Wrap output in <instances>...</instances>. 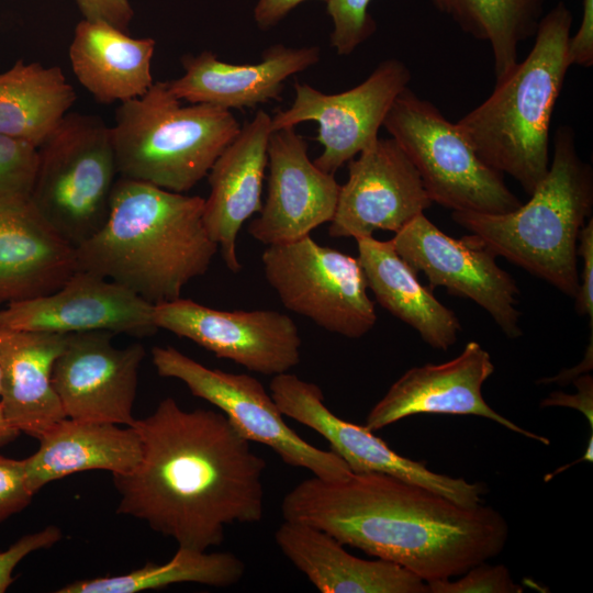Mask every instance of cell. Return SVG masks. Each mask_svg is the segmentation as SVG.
<instances>
[{
    "instance_id": "6da1fadb",
    "label": "cell",
    "mask_w": 593,
    "mask_h": 593,
    "mask_svg": "<svg viewBox=\"0 0 593 593\" xmlns=\"http://www.w3.org/2000/svg\"><path fill=\"white\" fill-rule=\"evenodd\" d=\"M131 426L142 458L113 475L119 514L195 551L220 546L227 525L262 519L266 461L221 411H187L166 398Z\"/></svg>"
},
{
    "instance_id": "7a4b0ae2",
    "label": "cell",
    "mask_w": 593,
    "mask_h": 593,
    "mask_svg": "<svg viewBox=\"0 0 593 593\" xmlns=\"http://www.w3.org/2000/svg\"><path fill=\"white\" fill-rule=\"evenodd\" d=\"M281 512L284 519L324 530L425 582L459 577L499 556L510 533L491 506H465L380 472H353L340 480L313 475L284 495Z\"/></svg>"
},
{
    "instance_id": "3957f363",
    "label": "cell",
    "mask_w": 593,
    "mask_h": 593,
    "mask_svg": "<svg viewBox=\"0 0 593 593\" xmlns=\"http://www.w3.org/2000/svg\"><path fill=\"white\" fill-rule=\"evenodd\" d=\"M204 198L120 177L103 226L76 248L78 269L114 281L147 302L181 298L219 245L203 222Z\"/></svg>"
},
{
    "instance_id": "277c9868",
    "label": "cell",
    "mask_w": 593,
    "mask_h": 593,
    "mask_svg": "<svg viewBox=\"0 0 593 593\" xmlns=\"http://www.w3.org/2000/svg\"><path fill=\"white\" fill-rule=\"evenodd\" d=\"M572 22V12L559 1L541 18L528 55L456 123L482 161L513 177L528 195L549 169L550 122L571 67Z\"/></svg>"
},
{
    "instance_id": "5b68a950",
    "label": "cell",
    "mask_w": 593,
    "mask_h": 593,
    "mask_svg": "<svg viewBox=\"0 0 593 593\" xmlns=\"http://www.w3.org/2000/svg\"><path fill=\"white\" fill-rule=\"evenodd\" d=\"M527 203L502 214L451 212L469 237L496 257L575 298L577 243L593 209V171L575 147L571 126H559L553 156Z\"/></svg>"
},
{
    "instance_id": "8992f818",
    "label": "cell",
    "mask_w": 593,
    "mask_h": 593,
    "mask_svg": "<svg viewBox=\"0 0 593 593\" xmlns=\"http://www.w3.org/2000/svg\"><path fill=\"white\" fill-rule=\"evenodd\" d=\"M110 127L120 177L183 193L208 176L242 126L231 110L182 105L167 81H156L120 103Z\"/></svg>"
},
{
    "instance_id": "52a82bcc",
    "label": "cell",
    "mask_w": 593,
    "mask_h": 593,
    "mask_svg": "<svg viewBox=\"0 0 593 593\" xmlns=\"http://www.w3.org/2000/svg\"><path fill=\"white\" fill-rule=\"evenodd\" d=\"M116 175L111 127L68 112L38 147L30 201L77 248L107 221Z\"/></svg>"
},
{
    "instance_id": "ba28073f",
    "label": "cell",
    "mask_w": 593,
    "mask_h": 593,
    "mask_svg": "<svg viewBox=\"0 0 593 593\" xmlns=\"http://www.w3.org/2000/svg\"><path fill=\"white\" fill-rule=\"evenodd\" d=\"M382 126L416 168L433 203L451 212L502 214L522 205L504 175L489 167L428 100L406 87Z\"/></svg>"
},
{
    "instance_id": "9c48e42d",
    "label": "cell",
    "mask_w": 593,
    "mask_h": 593,
    "mask_svg": "<svg viewBox=\"0 0 593 593\" xmlns=\"http://www.w3.org/2000/svg\"><path fill=\"white\" fill-rule=\"evenodd\" d=\"M261 261L267 282L286 309L347 338H360L373 328L374 302L358 258L309 235L267 246Z\"/></svg>"
},
{
    "instance_id": "30bf717a",
    "label": "cell",
    "mask_w": 593,
    "mask_h": 593,
    "mask_svg": "<svg viewBox=\"0 0 593 593\" xmlns=\"http://www.w3.org/2000/svg\"><path fill=\"white\" fill-rule=\"evenodd\" d=\"M152 361L160 377L183 382L194 396L216 406L243 437L268 446L286 465L325 480L353 473L333 450L311 445L290 428L256 378L208 368L171 346L153 347Z\"/></svg>"
},
{
    "instance_id": "8fae6325",
    "label": "cell",
    "mask_w": 593,
    "mask_h": 593,
    "mask_svg": "<svg viewBox=\"0 0 593 593\" xmlns=\"http://www.w3.org/2000/svg\"><path fill=\"white\" fill-rule=\"evenodd\" d=\"M411 78L403 61L388 58L361 83L339 93H324L296 81L292 104L271 116V130L315 121L318 124L315 139L323 146V152L313 163L321 170L335 175L379 138L388 111L409 87Z\"/></svg>"
},
{
    "instance_id": "7c38bea8",
    "label": "cell",
    "mask_w": 593,
    "mask_h": 593,
    "mask_svg": "<svg viewBox=\"0 0 593 593\" xmlns=\"http://www.w3.org/2000/svg\"><path fill=\"white\" fill-rule=\"evenodd\" d=\"M270 394L286 415L323 436L353 472H380L416 483L451 501L473 506L482 503L485 483L469 482L429 470L424 462L395 452L384 440L363 425L336 416L324 402L321 388L295 374L272 377Z\"/></svg>"
},
{
    "instance_id": "4fadbf2b",
    "label": "cell",
    "mask_w": 593,
    "mask_h": 593,
    "mask_svg": "<svg viewBox=\"0 0 593 593\" xmlns=\"http://www.w3.org/2000/svg\"><path fill=\"white\" fill-rule=\"evenodd\" d=\"M391 242L416 272L426 276L432 289L443 287L451 295L475 302L507 338L522 336L515 280L499 267L496 256L469 235L452 238L423 213L396 232Z\"/></svg>"
},
{
    "instance_id": "5bb4252c",
    "label": "cell",
    "mask_w": 593,
    "mask_h": 593,
    "mask_svg": "<svg viewBox=\"0 0 593 593\" xmlns=\"http://www.w3.org/2000/svg\"><path fill=\"white\" fill-rule=\"evenodd\" d=\"M154 321L158 329L265 376L289 372L301 359L299 328L278 311H222L179 298L155 304Z\"/></svg>"
},
{
    "instance_id": "9a60e30c",
    "label": "cell",
    "mask_w": 593,
    "mask_h": 593,
    "mask_svg": "<svg viewBox=\"0 0 593 593\" xmlns=\"http://www.w3.org/2000/svg\"><path fill=\"white\" fill-rule=\"evenodd\" d=\"M114 335L108 331L67 335L52 371L66 417L121 426L134 423L138 371L146 351L138 343L114 346Z\"/></svg>"
},
{
    "instance_id": "2e32d148",
    "label": "cell",
    "mask_w": 593,
    "mask_h": 593,
    "mask_svg": "<svg viewBox=\"0 0 593 593\" xmlns=\"http://www.w3.org/2000/svg\"><path fill=\"white\" fill-rule=\"evenodd\" d=\"M432 204L404 150L392 137L378 138L348 161L328 234L356 239L378 230L396 233Z\"/></svg>"
},
{
    "instance_id": "e0dca14e",
    "label": "cell",
    "mask_w": 593,
    "mask_h": 593,
    "mask_svg": "<svg viewBox=\"0 0 593 593\" xmlns=\"http://www.w3.org/2000/svg\"><path fill=\"white\" fill-rule=\"evenodd\" d=\"M493 372L490 354L471 340L449 361L406 370L372 406L363 426L374 432L417 414L474 415L549 445L547 437L522 428L486 403L482 387Z\"/></svg>"
},
{
    "instance_id": "ac0fdd59",
    "label": "cell",
    "mask_w": 593,
    "mask_h": 593,
    "mask_svg": "<svg viewBox=\"0 0 593 593\" xmlns=\"http://www.w3.org/2000/svg\"><path fill=\"white\" fill-rule=\"evenodd\" d=\"M0 325L59 334L108 331L137 337L158 329L154 304L114 281L82 269L49 294L8 303L0 310Z\"/></svg>"
},
{
    "instance_id": "d6986e66",
    "label": "cell",
    "mask_w": 593,
    "mask_h": 593,
    "mask_svg": "<svg viewBox=\"0 0 593 593\" xmlns=\"http://www.w3.org/2000/svg\"><path fill=\"white\" fill-rule=\"evenodd\" d=\"M267 166V198L248 226L251 237L267 246L287 244L333 220L340 184L310 159L294 127L271 132Z\"/></svg>"
},
{
    "instance_id": "ffe728a7",
    "label": "cell",
    "mask_w": 593,
    "mask_h": 593,
    "mask_svg": "<svg viewBox=\"0 0 593 593\" xmlns=\"http://www.w3.org/2000/svg\"><path fill=\"white\" fill-rule=\"evenodd\" d=\"M318 46L288 47L275 44L257 64H228L211 51L181 57L183 75L167 81L181 101L222 109L255 108L271 100L281 101L284 81L318 63Z\"/></svg>"
},
{
    "instance_id": "44dd1931",
    "label": "cell",
    "mask_w": 593,
    "mask_h": 593,
    "mask_svg": "<svg viewBox=\"0 0 593 593\" xmlns=\"http://www.w3.org/2000/svg\"><path fill=\"white\" fill-rule=\"evenodd\" d=\"M271 132V116L264 110L257 111L208 174L211 191L204 199L203 222L232 272L242 269L236 251L238 232L262 208V182Z\"/></svg>"
},
{
    "instance_id": "7402d4cb",
    "label": "cell",
    "mask_w": 593,
    "mask_h": 593,
    "mask_svg": "<svg viewBox=\"0 0 593 593\" xmlns=\"http://www.w3.org/2000/svg\"><path fill=\"white\" fill-rule=\"evenodd\" d=\"M77 270L76 247L30 199L0 202V303L49 294Z\"/></svg>"
},
{
    "instance_id": "603a6c76",
    "label": "cell",
    "mask_w": 593,
    "mask_h": 593,
    "mask_svg": "<svg viewBox=\"0 0 593 593\" xmlns=\"http://www.w3.org/2000/svg\"><path fill=\"white\" fill-rule=\"evenodd\" d=\"M281 552L322 593H429L427 583L383 559L349 553L329 534L284 519L275 533Z\"/></svg>"
},
{
    "instance_id": "cb8c5ba5",
    "label": "cell",
    "mask_w": 593,
    "mask_h": 593,
    "mask_svg": "<svg viewBox=\"0 0 593 593\" xmlns=\"http://www.w3.org/2000/svg\"><path fill=\"white\" fill-rule=\"evenodd\" d=\"M67 335L0 325V404L20 433L38 439L66 417L52 371Z\"/></svg>"
},
{
    "instance_id": "d4e9b609",
    "label": "cell",
    "mask_w": 593,
    "mask_h": 593,
    "mask_svg": "<svg viewBox=\"0 0 593 593\" xmlns=\"http://www.w3.org/2000/svg\"><path fill=\"white\" fill-rule=\"evenodd\" d=\"M120 426L68 417L57 422L38 438V449L24 459L32 492L80 471L131 472L141 461L142 441L132 426Z\"/></svg>"
},
{
    "instance_id": "484cf974",
    "label": "cell",
    "mask_w": 593,
    "mask_h": 593,
    "mask_svg": "<svg viewBox=\"0 0 593 593\" xmlns=\"http://www.w3.org/2000/svg\"><path fill=\"white\" fill-rule=\"evenodd\" d=\"M155 47L152 37H132L105 22L82 19L75 27L69 59L77 80L98 102L122 103L154 83Z\"/></svg>"
},
{
    "instance_id": "4316f807",
    "label": "cell",
    "mask_w": 593,
    "mask_h": 593,
    "mask_svg": "<svg viewBox=\"0 0 593 593\" xmlns=\"http://www.w3.org/2000/svg\"><path fill=\"white\" fill-rule=\"evenodd\" d=\"M356 242L358 260L377 302L434 349L450 348L461 332L458 316L419 282L417 272L396 253L391 239L366 236Z\"/></svg>"
},
{
    "instance_id": "83f0119b",
    "label": "cell",
    "mask_w": 593,
    "mask_h": 593,
    "mask_svg": "<svg viewBox=\"0 0 593 593\" xmlns=\"http://www.w3.org/2000/svg\"><path fill=\"white\" fill-rule=\"evenodd\" d=\"M76 99L60 67L19 59L0 72V135L38 148Z\"/></svg>"
},
{
    "instance_id": "f1b7e54d",
    "label": "cell",
    "mask_w": 593,
    "mask_h": 593,
    "mask_svg": "<svg viewBox=\"0 0 593 593\" xmlns=\"http://www.w3.org/2000/svg\"><path fill=\"white\" fill-rule=\"evenodd\" d=\"M459 27L489 44L495 79L504 77L518 61V47L534 37L546 0H430Z\"/></svg>"
},
{
    "instance_id": "f546056e",
    "label": "cell",
    "mask_w": 593,
    "mask_h": 593,
    "mask_svg": "<svg viewBox=\"0 0 593 593\" xmlns=\"http://www.w3.org/2000/svg\"><path fill=\"white\" fill-rule=\"evenodd\" d=\"M244 574V561L232 552L195 551L178 547L174 557L165 563L148 562L125 574L77 580L57 592L137 593L184 582L227 588L239 582Z\"/></svg>"
},
{
    "instance_id": "4dcf8cb0",
    "label": "cell",
    "mask_w": 593,
    "mask_h": 593,
    "mask_svg": "<svg viewBox=\"0 0 593 593\" xmlns=\"http://www.w3.org/2000/svg\"><path fill=\"white\" fill-rule=\"evenodd\" d=\"M37 161L36 146L0 135V202L30 199Z\"/></svg>"
},
{
    "instance_id": "1f68e13d",
    "label": "cell",
    "mask_w": 593,
    "mask_h": 593,
    "mask_svg": "<svg viewBox=\"0 0 593 593\" xmlns=\"http://www.w3.org/2000/svg\"><path fill=\"white\" fill-rule=\"evenodd\" d=\"M371 0H327V13L333 21L331 47L337 55L347 56L366 42L377 30L368 8Z\"/></svg>"
},
{
    "instance_id": "d6a6232c",
    "label": "cell",
    "mask_w": 593,
    "mask_h": 593,
    "mask_svg": "<svg viewBox=\"0 0 593 593\" xmlns=\"http://www.w3.org/2000/svg\"><path fill=\"white\" fill-rule=\"evenodd\" d=\"M456 580L443 579L426 582L429 593H522L504 564L478 563Z\"/></svg>"
},
{
    "instance_id": "836d02e7",
    "label": "cell",
    "mask_w": 593,
    "mask_h": 593,
    "mask_svg": "<svg viewBox=\"0 0 593 593\" xmlns=\"http://www.w3.org/2000/svg\"><path fill=\"white\" fill-rule=\"evenodd\" d=\"M33 495L24 459H12L0 454V523L23 511Z\"/></svg>"
},
{
    "instance_id": "e575fe53",
    "label": "cell",
    "mask_w": 593,
    "mask_h": 593,
    "mask_svg": "<svg viewBox=\"0 0 593 593\" xmlns=\"http://www.w3.org/2000/svg\"><path fill=\"white\" fill-rule=\"evenodd\" d=\"M61 530L57 526L45 528L22 536L7 550L0 552V593H4L13 582V571L30 553L46 549L58 542Z\"/></svg>"
},
{
    "instance_id": "d590c367",
    "label": "cell",
    "mask_w": 593,
    "mask_h": 593,
    "mask_svg": "<svg viewBox=\"0 0 593 593\" xmlns=\"http://www.w3.org/2000/svg\"><path fill=\"white\" fill-rule=\"evenodd\" d=\"M577 256L583 260L582 272L579 275V288L575 295V311L580 316L590 318V331H593V219L581 228Z\"/></svg>"
},
{
    "instance_id": "8d00e7d4",
    "label": "cell",
    "mask_w": 593,
    "mask_h": 593,
    "mask_svg": "<svg viewBox=\"0 0 593 593\" xmlns=\"http://www.w3.org/2000/svg\"><path fill=\"white\" fill-rule=\"evenodd\" d=\"M83 19L105 22L128 32L134 15L130 0H75Z\"/></svg>"
},
{
    "instance_id": "74e56055",
    "label": "cell",
    "mask_w": 593,
    "mask_h": 593,
    "mask_svg": "<svg viewBox=\"0 0 593 593\" xmlns=\"http://www.w3.org/2000/svg\"><path fill=\"white\" fill-rule=\"evenodd\" d=\"M568 55L571 66L593 65V0H582L580 26L569 37Z\"/></svg>"
},
{
    "instance_id": "f35d334b",
    "label": "cell",
    "mask_w": 593,
    "mask_h": 593,
    "mask_svg": "<svg viewBox=\"0 0 593 593\" xmlns=\"http://www.w3.org/2000/svg\"><path fill=\"white\" fill-rule=\"evenodd\" d=\"M578 392L573 395L563 392H552L542 400L541 406L573 407L584 414L591 434L593 433V379L590 374H581L573 380Z\"/></svg>"
},
{
    "instance_id": "ab89813d",
    "label": "cell",
    "mask_w": 593,
    "mask_h": 593,
    "mask_svg": "<svg viewBox=\"0 0 593 593\" xmlns=\"http://www.w3.org/2000/svg\"><path fill=\"white\" fill-rule=\"evenodd\" d=\"M303 1L305 0H258L254 8L255 22L260 30L266 31L277 25Z\"/></svg>"
},
{
    "instance_id": "60d3db41",
    "label": "cell",
    "mask_w": 593,
    "mask_h": 593,
    "mask_svg": "<svg viewBox=\"0 0 593 593\" xmlns=\"http://www.w3.org/2000/svg\"><path fill=\"white\" fill-rule=\"evenodd\" d=\"M592 362H593V331H590V343L588 345L585 356L583 360L572 369H566L561 371L556 377L551 378H544L537 381V383H551V382H558V383H566L569 381H573L577 377L581 376L583 372H588L592 369Z\"/></svg>"
},
{
    "instance_id": "b9f144b4",
    "label": "cell",
    "mask_w": 593,
    "mask_h": 593,
    "mask_svg": "<svg viewBox=\"0 0 593 593\" xmlns=\"http://www.w3.org/2000/svg\"><path fill=\"white\" fill-rule=\"evenodd\" d=\"M20 432L13 427L4 416L2 406L0 404V447L13 441Z\"/></svg>"
},
{
    "instance_id": "7bdbcfd3",
    "label": "cell",
    "mask_w": 593,
    "mask_h": 593,
    "mask_svg": "<svg viewBox=\"0 0 593 593\" xmlns=\"http://www.w3.org/2000/svg\"><path fill=\"white\" fill-rule=\"evenodd\" d=\"M0 394H1V371H0Z\"/></svg>"
}]
</instances>
